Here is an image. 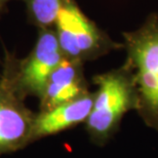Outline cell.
Wrapping results in <instances>:
<instances>
[{
  "label": "cell",
  "mask_w": 158,
  "mask_h": 158,
  "mask_svg": "<svg viewBox=\"0 0 158 158\" xmlns=\"http://www.w3.org/2000/svg\"><path fill=\"white\" fill-rule=\"evenodd\" d=\"M97 86L90 113L85 121L89 141L96 146L108 144L119 131L124 116L138 107L134 71L127 62L93 77Z\"/></svg>",
  "instance_id": "obj_1"
},
{
  "label": "cell",
  "mask_w": 158,
  "mask_h": 158,
  "mask_svg": "<svg viewBox=\"0 0 158 158\" xmlns=\"http://www.w3.org/2000/svg\"><path fill=\"white\" fill-rule=\"evenodd\" d=\"M121 35L137 86L135 111L148 127L158 131V14L148 15L141 26Z\"/></svg>",
  "instance_id": "obj_2"
},
{
  "label": "cell",
  "mask_w": 158,
  "mask_h": 158,
  "mask_svg": "<svg viewBox=\"0 0 158 158\" xmlns=\"http://www.w3.org/2000/svg\"><path fill=\"white\" fill-rule=\"evenodd\" d=\"M52 28L64 58L85 64L114 50L123 49V43L112 39L90 20L81 10L76 0L64 2Z\"/></svg>",
  "instance_id": "obj_3"
},
{
  "label": "cell",
  "mask_w": 158,
  "mask_h": 158,
  "mask_svg": "<svg viewBox=\"0 0 158 158\" xmlns=\"http://www.w3.org/2000/svg\"><path fill=\"white\" fill-rule=\"evenodd\" d=\"M4 55L10 63L15 90L24 100L40 99L49 76L64 59L52 27L38 29L36 42L27 56L20 59L7 49Z\"/></svg>",
  "instance_id": "obj_4"
},
{
  "label": "cell",
  "mask_w": 158,
  "mask_h": 158,
  "mask_svg": "<svg viewBox=\"0 0 158 158\" xmlns=\"http://www.w3.org/2000/svg\"><path fill=\"white\" fill-rule=\"evenodd\" d=\"M35 112L15 90L11 67L4 55L0 73V155L26 148L31 144Z\"/></svg>",
  "instance_id": "obj_5"
},
{
  "label": "cell",
  "mask_w": 158,
  "mask_h": 158,
  "mask_svg": "<svg viewBox=\"0 0 158 158\" xmlns=\"http://www.w3.org/2000/svg\"><path fill=\"white\" fill-rule=\"evenodd\" d=\"M94 93L35 113L31 131V144L40 139L55 135L85 123L91 110Z\"/></svg>",
  "instance_id": "obj_6"
},
{
  "label": "cell",
  "mask_w": 158,
  "mask_h": 158,
  "mask_svg": "<svg viewBox=\"0 0 158 158\" xmlns=\"http://www.w3.org/2000/svg\"><path fill=\"white\" fill-rule=\"evenodd\" d=\"M88 93L84 63L64 58L46 82L39 99V110L71 102Z\"/></svg>",
  "instance_id": "obj_7"
},
{
  "label": "cell",
  "mask_w": 158,
  "mask_h": 158,
  "mask_svg": "<svg viewBox=\"0 0 158 158\" xmlns=\"http://www.w3.org/2000/svg\"><path fill=\"white\" fill-rule=\"evenodd\" d=\"M26 6L28 21L37 29L53 27L55 21L66 0H20Z\"/></svg>",
  "instance_id": "obj_8"
},
{
  "label": "cell",
  "mask_w": 158,
  "mask_h": 158,
  "mask_svg": "<svg viewBox=\"0 0 158 158\" xmlns=\"http://www.w3.org/2000/svg\"><path fill=\"white\" fill-rule=\"evenodd\" d=\"M10 1H11V0H0V19H1L2 15L6 11L7 4Z\"/></svg>",
  "instance_id": "obj_9"
}]
</instances>
